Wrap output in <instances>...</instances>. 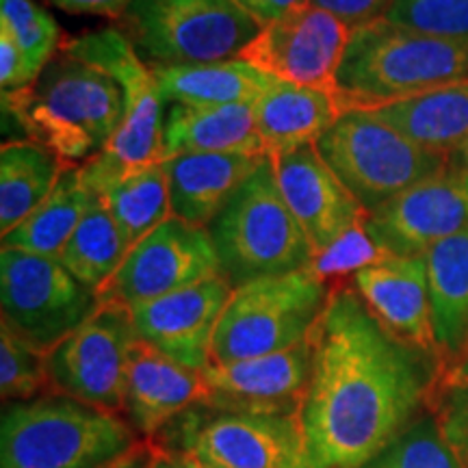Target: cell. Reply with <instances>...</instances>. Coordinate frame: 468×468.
Wrapping results in <instances>:
<instances>
[{"label":"cell","mask_w":468,"mask_h":468,"mask_svg":"<svg viewBox=\"0 0 468 468\" xmlns=\"http://www.w3.org/2000/svg\"><path fill=\"white\" fill-rule=\"evenodd\" d=\"M300 412L313 468H362L430 403L442 365L379 324L351 284H336L313 332Z\"/></svg>","instance_id":"obj_1"},{"label":"cell","mask_w":468,"mask_h":468,"mask_svg":"<svg viewBox=\"0 0 468 468\" xmlns=\"http://www.w3.org/2000/svg\"><path fill=\"white\" fill-rule=\"evenodd\" d=\"M3 115L68 167H83L113 142L124 93L107 72L58 50L33 85L3 93Z\"/></svg>","instance_id":"obj_2"},{"label":"cell","mask_w":468,"mask_h":468,"mask_svg":"<svg viewBox=\"0 0 468 468\" xmlns=\"http://www.w3.org/2000/svg\"><path fill=\"white\" fill-rule=\"evenodd\" d=\"M460 80H468V39L438 37L378 20L351 31L335 96L343 113Z\"/></svg>","instance_id":"obj_3"},{"label":"cell","mask_w":468,"mask_h":468,"mask_svg":"<svg viewBox=\"0 0 468 468\" xmlns=\"http://www.w3.org/2000/svg\"><path fill=\"white\" fill-rule=\"evenodd\" d=\"M139 441L122 414L46 393L5 408L0 468H101Z\"/></svg>","instance_id":"obj_4"},{"label":"cell","mask_w":468,"mask_h":468,"mask_svg":"<svg viewBox=\"0 0 468 468\" xmlns=\"http://www.w3.org/2000/svg\"><path fill=\"white\" fill-rule=\"evenodd\" d=\"M208 232L221 273L234 289L251 280L310 269L317 256L280 191L269 156L210 221Z\"/></svg>","instance_id":"obj_5"},{"label":"cell","mask_w":468,"mask_h":468,"mask_svg":"<svg viewBox=\"0 0 468 468\" xmlns=\"http://www.w3.org/2000/svg\"><path fill=\"white\" fill-rule=\"evenodd\" d=\"M61 52L107 72L124 93V117L109 148L83 165L87 185L96 191L137 167L165 161V102L148 63L117 27L66 39Z\"/></svg>","instance_id":"obj_6"},{"label":"cell","mask_w":468,"mask_h":468,"mask_svg":"<svg viewBox=\"0 0 468 468\" xmlns=\"http://www.w3.org/2000/svg\"><path fill=\"white\" fill-rule=\"evenodd\" d=\"M115 27L150 68L241 57L262 28L234 0H133Z\"/></svg>","instance_id":"obj_7"},{"label":"cell","mask_w":468,"mask_h":468,"mask_svg":"<svg viewBox=\"0 0 468 468\" xmlns=\"http://www.w3.org/2000/svg\"><path fill=\"white\" fill-rule=\"evenodd\" d=\"M332 289L313 269L237 286L215 335L213 365L259 358L308 341Z\"/></svg>","instance_id":"obj_8"},{"label":"cell","mask_w":468,"mask_h":468,"mask_svg":"<svg viewBox=\"0 0 468 468\" xmlns=\"http://www.w3.org/2000/svg\"><path fill=\"white\" fill-rule=\"evenodd\" d=\"M208 468H313L291 412L224 410L207 403L178 414L152 438Z\"/></svg>","instance_id":"obj_9"},{"label":"cell","mask_w":468,"mask_h":468,"mask_svg":"<svg viewBox=\"0 0 468 468\" xmlns=\"http://www.w3.org/2000/svg\"><path fill=\"white\" fill-rule=\"evenodd\" d=\"M317 150L367 213L453 163L452 156L420 148L360 109L343 111Z\"/></svg>","instance_id":"obj_10"},{"label":"cell","mask_w":468,"mask_h":468,"mask_svg":"<svg viewBox=\"0 0 468 468\" xmlns=\"http://www.w3.org/2000/svg\"><path fill=\"white\" fill-rule=\"evenodd\" d=\"M0 306L5 325L48 354L96 313L101 297L79 282L58 259L3 248Z\"/></svg>","instance_id":"obj_11"},{"label":"cell","mask_w":468,"mask_h":468,"mask_svg":"<svg viewBox=\"0 0 468 468\" xmlns=\"http://www.w3.org/2000/svg\"><path fill=\"white\" fill-rule=\"evenodd\" d=\"M137 338L131 308L101 302L83 325L46 354L50 393L124 417L126 367Z\"/></svg>","instance_id":"obj_12"},{"label":"cell","mask_w":468,"mask_h":468,"mask_svg":"<svg viewBox=\"0 0 468 468\" xmlns=\"http://www.w3.org/2000/svg\"><path fill=\"white\" fill-rule=\"evenodd\" d=\"M215 276L224 273L208 228L172 215L133 245L98 297L133 308Z\"/></svg>","instance_id":"obj_13"},{"label":"cell","mask_w":468,"mask_h":468,"mask_svg":"<svg viewBox=\"0 0 468 468\" xmlns=\"http://www.w3.org/2000/svg\"><path fill=\"white\" fill-rule=\"evenodd\" d=\"M367 232L388 256H423L468 228V169L452 163L368 213Z\"/></svg>","instance_id":"obj_14"},{"label":"cell","mask_w":468,"mask_h":468,"mask_svg":"<svg viewBox=\"0 0 468 468\" xmlns=\"http://www.w3.org/2000/svg\"><path fill=\"white\" fill-rule=\"evenodd\" d=\"M349 37L345 22L306 5L262 27L241 58L273 79L335 93Z\"/></svg>","instance_id":"obj_15"},{"label":"cell","mask_w":468,"mask_h":468,"mask_svg":"<svg viewBox=\"0 0 468 468\" xmlns=\"http://www.w3.org/2000/svg\"><path fill=\"white\" fill-rule=\"evenodd\" d=\"M234 286L215 276L189 289L133 306L137 336L191 371L213 365V343Z\"/></svg>","instance_id":"obj_16"},{"label":"cell","mask_w":468,"mask_h":468,"mask_svg":"<svg viewBox=\"0 0 468 468\" xmlns=\"http://www.w3.org/2000/svg\"><path fill=\"white\" fill-rule=\"evenodd\" d=\"M269 159L276 169L280 191L317 256L341 241L347 232L367 224L368 213L324 161L317 145L282 152Z\"/></svg>","instance_id":"obj_17"},{"label":"cell","mask_w":468,"mask_h":468,"mask_svg":"<svg viewBox=\"0 0 468 468\" xmlns=\"http://www.w3.org/2000/svg\"><path fill=\"white\" fill-rule=\"evenodd\" d=\"M313 336L295 347L237 362H215L202 373L207 406L254 412H300L313 376Z\"/></svg>","instance_id":"obj_18"},{"label":"cell","mask_w":468,"mask_h":468,"mask_svg":"<svg viewBox=\"0 0 468 468\" xmlns=\"http://www.w3.org/2000/svg\"><path fill=\"white\" fill-rule=\"evenodd\" d=\"M349 284L386 330L441 360L425 256H382L360 269Z\"/></svg>","instance_id":"obj_19"},{"label":"cell","mask_w":468,"mask_h":468,"mask_svg":"<svg viewBox=\"0 0 468 468\" xmlns=\"http://www.w3.org/2000/svg\"><path fill=\"white\" fill-rule=\"evenodd\" d=\"M204 376L167 358L142 338L133 343L126 367L124 419L139 438L152 441L167 423L207 401Z\"/></svg>","instance_id":"obj_20"},{"label":"cell","mask_w":468,"mask_h":468,"mask_svg":"<svg viewBox=\"0 0 468 468\" xmlns=\"http://www.w3.org/2000/svg\"><path fill=\"white\" fill-rule=\"evenodd\" d=\"M267 156L185 152L165 159L176 218L208 228Z\"/></svg>","instance_id":"obj_21"},{"label":"cell","mask_w":468,"mask_h":468,"mask_svg":"<svg viewBox=\"0 0 468 468\" xmlns=\"http://www.w3.org/2000/svg\"><path fill=\"white\" fill-rule=\"evenodd\" d=\"M254 115L267 156L317 145L341 115L332 91L269 79L254 101Z\"/></svg>","instance_id":"obj_22"},{"label":"cell","mask_w":468,"mask_h":468,"mask_svg":"<svg viewBox=\"0 0 468 468\" xmlns=\"http://www.w3.org/2000/svg\"><path fill=\"white\" fill-rule=\"evenodd\" d=\"M360 111H367L412 144L438 154H458L468 142V80Z\"/></svg>","instance_id":"obj_23"},{"label":"cell","mask_w":468,"mask_h":468,"mask_svg":"<svg viewBox=\"0 0 468 468\" xmlns=\"http://www.w3.org/2000/svg\"><path fill=\"white\" fill-rule=\"evenodd\" d=\"M165 159L185 152H234L267 156L254 115V102L185 107L172 104L163 133Z\"/></svg>","instance_id":"obj_24"},{"label":"cell","mask_w":468,"mask_h":468,"mask_svg":"<svg viewBox=\"0 0 468 468\" xmlns=\"http://www.w3.org/2000/svg\"><path fill=\"white\" fill-rule=\"evenodd\" d=\"M423 256L438 356L452 368L468 351V228L436 243Z\"/></svg>","instance_id":"obj_25"},{"label":"cell","mask_w":468,"mask_h":468,"mask_svg":"<svg viewBox=\"0 0 468 468\" xmlns=\"http://www.w3.org/2000/svg\"><path fill=\"white\" fill-rule=\"evenodd\" d=\"M163 102L185 107L254 102L271 76L241 57L193 66L152 68Z\"/></svg>","instance_id":"obj_26"},{"label":"cell","mask_w":468,"mask_h":468,"mask_svg":"<svg viewBox=\"0 0 468 468\" xmlns=\"http://www.w3.org/2000/svg\"><path fill=\"white\" fill-rule=\"evenodd\" d=\"M46 145L17 139L0 150V234L14 230L35 208L42 207L66 172Z\"/></svg>","instance_id":"obj_27"},{"label":"cell","mask_w":468,"mask_h":468,"mask_svg":"<svg viewBox=\"0 0 468 468\" xmlns=\"http://www.w3.org/2000/svg\"><path fill=\"white\" fill-rule=\"evenodd\" d=\"M96 202L98 196L87 185L83 169L66 167L48 200L35 208L14 230L3 234V248L58 259L69 237Z\"/></svg>","instance_id":"obj_28"},{"label":"cell","mask_w":468,"mask_h":468,"mask_svg":"<svg viewBox=\"0 0 468 468\" xmlns=\"http://www.w3.org/2000/svg\"><path fill=\"white\" fill-rule=\"evenodd\" d=\"M98 197L131 248L174 215L165 161L120 176L104 186Z\"/></svg>","instance_id":"obj_29"},{"label":"cell","mask_w":468,"mask_h":468,"mask_svg":"<svg viewBox=\"0 0 468 468\" xmlns=\"http://www.w3.org/2000/svg\"><path fill=\"white\" fill-rule=\"evenodd\" d=\"M131 245L98 197L66 243L58 261L87 289L101 292L126 261Z\"/></svg>","instance_id":"obj_30"},{"label":"cell","mask_w":468,"mask_h":468,"mask_svg":"<svg viewBox=\"0 0 468 468\" xmlns=\"http://www.w3.org/2000/svg\"><path fill=\"white\" fill-rule=\"evenodd\" d=\"M362 468H464L444 441L434 414H420Z\"/></svg>","instance_id":"obj_31"},{"label":"cell","mask_w":468,"mask_h":468,"mask_svg":"<svg viewBox=\"0 0 468 468\" xmlns=\"http://www.w3.org/2000/svg\"><path fill=\"white\" fill-rule=\"evenodd\" d=\"M50 393L46 354L0 325V395L5 403L31 401Z\"/></svg>","instance_id":"obj_32"},{"label":"cell","mask_w":468,"mask_h":468,"mask_svg":"<svg viewBox=\"0 0 468 468\" xmlns=\"http://www.w3.org/2000/svg\"><path fill=\"white\" fill-rule=\"evenodd\" d=\"M0 27L14 35L37 72L61 50V28L35 0H0Z\"/></svg>","instance_id":"obj_33"},{"label":"cell","mask_w":468,"mask_h":468,"mask_svg":"<svg viewBox=\"0 0 468 468\" xmlns=\"http://www.w3.org/2000/svg\"><path fill=\"white\" fill-rule=\"evenodd\" d=\"M382 20L438 37L468 39V0H395Z\"/></svg>","instance_id":"obj_34"},{"label":"cell","mask_w":468,"mask_h":468,"mask_svg":"<svg viewBox=\"0 0 468 468\" xmlns=\"http://www.w3.org/2000/svg\"><path fill=\"white\" fill-rule=\"evenodd\" d=\"M427 408L455 458L468 468V384L441 376Z\"/></svg>","instance_id":"obj_35"},{"label":"cell","mask_w":468,"mask_h":468,"mask_svg":"<svg viewBox=\"0 0 468 468\" xmlns=\"http://www.w3.org/2000/svg\"><path fill=\"white\" fill-rule=\"evenodd\" d=\"M382 250L378 248V243L373 241L371 234L367 232V226L362 224L345 234L341 241H336L332 248H327L324 254H319L313 262V271L327 280L332 286L341 284L343 278H354L360 269H365L382 259Z\"/></svg>","instance_id":"obj_36"},{"label":"cell","mask_w":468,"mask_h":468,"mask_svg":"<svg viewBox=\"0 0 468 468\" xmlns=\"http://www.w3.org/2000/svg\"><path fill=\"white\" fill-rule=\"evenodd\" d=\"M37 76L39 72L33 68L31 58L20 48L14 35L0 27V90L3 93L27 90Z\"/></svg>","instance_id":"obj_37"},{"label":"cell","mask_w":468,"mask_h":468,"mask_svg":"<svg viewBox=\"0 0 468 468\" xmlns=\"http://www.w3.org/2000/svg\"><path fill=\"white\" fill-rule=\"evenodd\" d=\"M395 0H308V5L327 11L345 22L351 31L382 20Z\"/></svg>","instance_id":"obj_38"},{"label":"cell","mask_w":468,"mask_h":468,"mask_svg":"<svg viewBox=\"0 0 468 468\" xmlns=\"http://www.w3.org/2000/svg\"><path fill=\"white\" fill-rule=\"evenodd\" d=\"M48 3L74 16H98L117 22L133 0H48Z\"/></svg>","instance_id":"obj_39"},{"label":"cell","mask_w":468,"mask_h":468,"mask_svg":"<svg viewBox=\"0 0 468 468\" xmlns=\"http://www.w3.org/2000/svg\"><path fill=\"white\" fill-rule=\"evenodd\" d=\"M245 14L254 17L261 27L271 25L280 17L289 16L291 11L306 7L308 0H234Z\"/></svg>","instance_id":"obj_40"},{"label":"cell","mask_w":468,"mask_h":468,"mask_svg":"<svg viewBox=\"0 0 468 468\" xmlns=\"http://www.w3.org/2000/svg\"><path fill=\"white\" fill-rule=\"evenodd\" d=\"M156 455V442L142 438L133 449H128L124 455L107 462L101 468H150Z\"/></svg>","instance_id":"obj_41"},{"label":"cell","mask_w":468,"mask_h":468,"mask_svg":"<svg viewBox=\"0 0 468 468\" xmlns=\"http://www.w3.org/2000/svg\"><path fill=\"white\" fill-rule=\"evenodd\" d=\"M150 468H208L202 462H197L191 455L183 452H174V449H163L156 444V455Z\"/></svg>","instance_id":"obj_42"},{"label":"cell","mask_w":468,"mask_h":468,"mask_svg":"<svg viewBox=\"0 0 468 468\" xmlns=\"http://www.w3.org/2000/svg\"><path fill=\"white\" fill-rule=\"evenodd\" d=\"M442 376L452 378V379H458V382H464L468 384V351L464 356H462V360L458 365H453L452 368H444Z\"/></svg>","instance_id":"obj_43"},{"label":"cell","mask_w":468,"mask_h":468,"mask_svg":"<svg viewBox=\"0 0 468 468\" xmlns=\"http://www.w3.org/2000/svg\"><path fill=\"white\" fill-rule=\"evenodd\" d=\"M458 163H460L462 167L468 169V142L464 144V148H462V150L458 152Z\"/></svg>","instance_id":"obj_44"}]
</instances>
